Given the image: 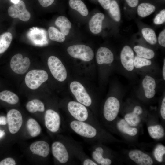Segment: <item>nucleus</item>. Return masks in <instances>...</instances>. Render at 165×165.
<instances>
[{
    "label": "nucleus",
    "mask_w": 165,
    "mask_h": 165,
    "mask_svg": "<svg viewBox=\"0 0 165 165\" xmlns=\"http://www.w3.org/2000/svg\"><path fill=\"white\" fill-rule=\"evenodd\" d=\"M71 129L78 135L88 139L95 138L98 132L93 124L73 119L69 123Z\"/></svg>",
    "instance_id": "nucleus-1"
},
{
    "label": "nucleus",
    "mask_w": 165,
    "mask_h": 165,
    "mask_svg": "<svg viewBox=\"0 0 165 165\" xmlns=\"http://www.w3.org/2000/svg\"><path fill=\"white\" fill-rule=\"evenodd\" d=\"M67 109L73 119L92 124L91 122L92 117L84 105L78 102L71 101L68 104Z\"/></svg>",
    "instance_id": "nucleus-2"
},
{
    "label": "nucleus",
    "mask_w": 165,
    "mask_h": 165,
    "mask_svg": "<svg viewBox=\"0 0 165 165\" xmlns=\"http://www.w3.org/2000/svg\"><path fill=\"white\" fill-rule=\"evenodd\" d=\"M48 75L45 70L33 69L29 71L26 75L25 82L27 86L32 90L38 88L47 80Z\"/></svg>",
    "instance_id": "nucleus-3"
},
{
    "label": "nucleus",
    "mask_w": 165,
    "mask_h": 165,
    "mask_svg": "<svg viewBox=\"0 0 165 165\" xmlns=\"http://www.w3.org/2000/svg\"><path fill=\"white\" fill-rule=\"evenodd\" d=\"M67 51L72 57L84 61H89L94 57V53L92 49L84 45L77 44L70 46L68 48Z\"/></svg>",
    "instance_id": "nucleus-4"
},
{
    "label": "nucleus",
    "mask_w": 165,
    "mask_h": 165,
    "mask_svg": "<svg viewBox=\"0 0 165 165\" xmlns=\"http://www.w3.org/2000/svg\"><path fill=\"white\" fill-rule=\"evenodd\" d=\"M47 64L52 74L56 80L63 82L66 79L67 77L66 69L58 58L53 56L50 57Z\"/></svg>",
    "instance_id": "nucleus-5"
},
{
    "label": "nucleus",
    "mask_w": 165,
    "mask_h": 165,
    "mask_svg": "<svg viewBox=\"0 0 165 165\" xmlns=\"http://www.w3.org/2000/svg\"><path fill=\"white\" fill-rule=\"evenodd\" d=\"M71 90L78 102L86 107L92 103L91 98L82 85L77 81H73L70 85Z\"/></svg>",
    "instance_id": "nucleus-6"
},
{
    "label": "nucleus",
    "mask_w": 165,
    "mask_h": 165,
    "mask_svg": "<svg viewBox=\"0 0 165 165\" xmlns=\"http://www.w3.org/2000/svg\"><path fill=\"white\" fill-rule=\"evenodd\" d=\"M119 101L116 97H110L106 101L103 108V116L107 121L114 120L117 117L120 109Z\"/></svg>",
    "instance_id": "nucleus-7"
},
{
    "label": "nucleus",
    "mask_w": 165,
    "mask_h": 165,
    "mask_svg": "<svg viewBox=\"0 0 165 165\" xmlns=\"http://www.w3.org/2000/svg\"><path fill=\"white\" fill-rule=\"evenodd\" d=\"M30 64V60L29 58H23L21 54L18 53L12 57L10 62V67L15 73L23 75L28 70Z\"/></svg>",
    "instance_id": "nucleus-8"
},
{
    "label": "nucleus",
    "mask_w": 165,
    "mask_h": 165,
    "mask_svg": "<svg viewBox=\"0 0 165 165\" xmlns=\"http://www.w3.org/2000/svg\"><path fill=\"white\" fill-rule=\"evenodd\" d=\"M44 119L45 126L50 131L55 133L59 130L61 120L60 116L57 112L51 109L47 110Z\"/></svg>",
    "instance_id": "nucleus-9"
},
{
    "label": "nucleus",
    "mask_w": 165,
    "mask_h": 165,
    "mask_svg": "<svg viewBox=\"0 0 165 165\" xmlns=\"http://www.w3.org/2000/svg\"><path fill=\"white\" fill-rule=\"evenodd\" d=\"M6 119L9 132L13 134L18 132L23 122V117L21 112L16 109H10L7 113Z\"/></svg>",
    "instance_id": "nucleus-10"
},
{
    "label": "nucleus",
    "mask_w": 165,
    "mask_h": 165,
    "mask_svg": "<svg viewBox=\"0 0 165 165\" xmlns=\"http://www.w3.org/2000/svg\"><path fill=\"white\" fill-rule=\"evenodd\" d=\"M9 15L13 18H18L24 21H27L30 19L31 15L27 10L24 2L20 1L10 6L8 9Z\"/></svg>",
    "instance_id": "nucleus-11"
},
{
    "label": "nucleus",
    "mask_w": 165,
    "mask_h": 165,
    "mask_svg": "<svg viewBox=\"0 0 165 165\" xmlns=\"http://www.w3.org/2000/svg\"><path fill=\"white\" fill-rule=\"evenodd\" d=\"M51 151L53 157L61 164L66 163L70 159L68 147L61 142H53L52 145Z\"/></svg>",
    "instance_id": "nucleus-12"
},
{
    "label": "nucleus",
    "mask_w": 165,
    "mask_h": 165,
    "mask_svg": "<svg viewBox=\"0 0 165 165\" xmlns=\"http://www.w3.org/2000/svg\"><path fill=\"white\" fill-rule=\"evenodd\" d=\"M121 64L127 70L131 71L134 68V54L132 48L128 46H124L120 54Z\"/></svg>",
    "instance_id": "nucleus-13"
},
{
    "label": "nucleus",
    "mask_w": 165,
    "mask_h": 165,
    "mask_svg": "<svg viewBox=\"0 0 165 165\" xmlns=\"http://www.w3.org/2000/svg\"><path fill=\"white\" fill-rule=\"evenodd\" d=\"M129 158L139 165H152L153 161L148 154L138 150H133L129 153Z\"/></svg>",
    "instance_id": "nucleus-14"
},
{
    "label": "nucleus",
    "mask_w": 165,
    "mask_h": 165,
    "mask_svg": "<svg viewBox=\"0 0 165 165\" xmlns=\"http://www.w3.org/2000/svg\"><path fill=\"white\" fill-rule=\"evenodd\" d=\"M29 148L33 153L43 158L47 157L50 151L49 145L44 141L33 142L30 145Z\"/></svg>",
    "instance_id": "nucleus-15"
},
{
    "label": "nucleus",
    "mask_w": 165,
    "mask_h": 165,
    "mask_svg": "<svg viewBox=\"0 0 165 165\" xmlns=\"http://www.w3.org/2000/svg\"><path fill=\"white\" fill-rule=\"evenodd\" d=\"M113 60V54L108 48L101 47L98 49L96 54V61L98 64H110Z\"/></svg>",
    "instance_id": "nucleus-16"
},
{
    "label": "nucleus",
    "mask_w": 165,
    "mask_h": 165,
    "mask_svg": "<svg viewBox=\"0 0 165 165\" xmlns=\"http://www.w3.org/2000/svg\"><path fill=\"white\" fill-rule=\"evenodd\" d=\"M142 84L146 97L148 99L153 97L156 94V83L154 79L146 75L142 81Z\"/></svg>",
    "instance_id": "nucleus-17"
},
{
    "label": "nucleus",
    "mask_w": 165,
    "mask_h": 165,
    "mask_svg": "<svg viewBox=\"0 0 165 165\" xmlns=\"http://www.w3.org/2000/svg\"><path fill=\"white\" fill-rule=\"evenodd\" d=\"M105 17L104 15L101 13H97L92 16L89 23V28L92 33L97 34L101 32Z\"/></svg>",
    "instance_id": "nucleus-18"
},
{
    "label": "nucleus",
    "mask_w": 165,
    "mask_h": 165,
    "mask_svg": "<svg viewBox=\"0 0 165 165\" xmlns=\"http://www.w3.org/2000/svg\"><path fill=\"white\" fill-rule=\"evenodd\" d=\"M143 112L142 108L140 106H135L131 112L127 114L125 116L124 119L130 126H137L141 121L139 115Z\"/></svg>",
    "instance_id": "nucleus-19"
},
{
    "label": "nucleus",
    "mask_w": 165,
    "mask_h": 165,
    "mask_svg": "<svg viewBox=\"0 0 165 165\" xmlns=\"http://www.w3.org/2000/svg\"><path fill=\"white\" fill-rule=\"evenodd\" d=\"M104 150L101 147H97L95 148L92 153V159L97 164L101 165H110L112 161L109 158H104L103 155Z\"/></svg>",
    "instance_id": "nucleus-20"
},
{
    "label": "nucleus",
    "mask_w": 165,
    "mask_h": 165,
    "mask_svg": "<svg viewBox=\"0 0 165 165\" xmlns=\"http://www.w3.org/2000/svg\"><path fill=\"white\" fill-rule=\"evenodd\" d=\"M55 24L65 36L68 34L72 28V23L66 17L64 16L58 17L56 20Z\"/></svg>",
    "instance_id": "nucleus-21"
},
{
    "label": "nucleus",
    "mask_w": 165,
    "mask_h": 165,
    "mask_svg": "<svg viewBox=\"0 0 165 165\" xmlns=\"http://www.w3.org/2000/svg\"><path fill=\"white\" fill-rule=\"evenodd\" d=\"M118 129L121 132L130 136L136 135L138 132L137 129L130 126L124 119H121L117 123Z\"/></svg>",
    "instance_id": "nucleus-22"
},
{
    "label": "nucleus",
    "mask_w": 165,
    "mask_h": 165,
    "mask_svg": "<svg viewBox=\"0 0 165 165\" xmlns=\"http://www.w3.org/2000/svg\"><path fill=\"white\" fill-rule=\"evenodd\" d=\"M19 98L15 93L7 90L0 92V100L11 105H15L19 101Z\"/></svg>",
    "instance_id": "nucleus-23"
},
{
    "label": "nucleus",
    "mask_w": 165,
    "mask_h": 165,
    "mask_svg": "<svg viewBox=\"0 0 165 165\" xmlns=\"http://www.w3.org/2000/svg\"><path fill=\"white\" fill-rule=\"evenodd\" d=\"M26 107L27 111L31 113L38 111L43 112L45 110L44 103L38 99H34L29 101L27 103Z\"/></svg>",
    "instance_id": "nucleus-24"
},
{
    "label": "nucleus",
    "mask_w": 165,
    "mask_h": 165,
    "mask_svg": "<svg viewBox=\"0 0 165 165\" xmlns=\"http://www.w3.org/2000/svg\"><path fill=\"white\" fill-rule=\"evenodd\" d=\"M26 126L28 132L31 137H36L41 134V127L38 122L34 119H29L27 121Z\"/></svg>",
    "instance_id": "nucleus-25"
},
{
    "label": "nucleus",
    "mask_w": 165,
    "mask_h": 165,
    "mask_svg": "<svg viewBox=\"0 0 165 165\" xmlns=\"http://www.w3.org/2000/svg\"><path fill=\"white\" fill-rule=\"evenodd\" d=\"M69 4L72 8L77 11L82 15L86 16L88 15L87 8L81 0H70Z\"/></svg>",
    "instance_id": "nucleus-26"
},
{
    "label": "nucleus",
    "mask_w": 165,
    "mask_h": 165,
    "mask_svg": "<svg viewBox=\"0 0 165 165\" xmlns=\"http://www.w3.org/2000/svg\"><path fill=\"white\" fill-rule=\"evenodd\" d=\"M149 135L152 138L159 139L164 136V130L163 127L160 125L150 126L148 128Z\"/></svg>",
    "instance_id": "nucleus-27"
},
{
    "label": "nucleus",
    "mask_w": 165,
    "mask_h": 165,
    "mask_svg": "<svg viewBox=\"0 0 165 165\" xmlns=\"http://www.w3.org/2000/svg\"><path fill=\"white\" fill-rule=\"evenodd\" d=\"M13 38L12 34L6 32L0 36V55L4 53L9 47Z\"/></svg>",
    "instance_id": "nucleus-28"
},
{
    "label": "nucleus",
    "mask_w": 165,
    "mask_h": 165,
    "mask_svg": "<svg viewBox=\"0 0 165 165\" xmlns=\"http://www.w3.org/2000/svg\"><path fill=\"white\" fill-rule=\"evenodd\" d=\"M155 9V6L150 3H142L138 7V13L140 16L145 17L151 14Z\"/></svg>",
    "instance_id": "nucleus-29"
},
{
    "label": "nucleus",
    "mask_w": 165,
    "mask_h": 165,
    "mask_svg": "<svg viewBox=\"0 0 165 165\" xmlns=\"http://www.w3.org/2000/svg\"><path fill=\"white\" fill-rule=\"evenodd\" d=\"M134 50L137 56L141 57L150 59L154 57L155 53L152 50L141 46H136Z\"/></svg>",
    "instance_id": "nucleus-30"
},
{
    "label": "nucleus",
    "mask_w": 165,
    "mask_h": 165,
    "mask_svg": "<svg viewBox=\"0 0 165 165\" xmlns=\"http://www.w3.org/2000/svg\"><path fill=\"white\" fill-rule=\"evenodd\" d=\"M48 32L49 37L51 40L59 42H62L65 41V36L55 28L49 27Z\"/></svg>",
    "instance_id": "nucleus-31"
},
{
    "label": "nucleus",
    "mask_w": 165,
    "mask_h": 165,
    "mask_svg": "<svg viewBox=\"0 0 165 165\" xmlns=\"http://www.w3.org/2000/svg\"><path fill=\"white\" fill-rule=\"evenodd\" d=\"M141 32L145 39L152 45H154L157 42V38L156 33L152 29L144 28L142 29Z\"/></svg>",
    "instance_id": "nucleus-32"
},
{
    "label": "nucleus",
    "mask_w": 165,
    "mask_h": 165,
    "mask_svg": "<svg viewBox=\"0 0 165 165\" xmlns=\"http://www.w3.org/2000/svg\"><path fill=\"white\" fill-rule=\"evenodd\" d=\"M110 13L113 19L116 22L120 20V13L119 5L115 0H112L109 8Z\"/></svg>",
    "instance_id": "nucleus-33"
},
{
    "label": "nucleus",
    "mask_w": 165,
    "mask_h": 165,
    "mask_svg": "<svg viewBox=\"0 0 165 165\" xmlns=\"http://www.w3.org/2000/svg\"><path fill=\"white\" fill-rule=\"evenodd\" d=\"M152 62L149 59L136 56L134 59V66L137 68L151 64Z\"/></svg>",
    "instance_id": "nucleus-34"
},
{
    "label": "nucleus",
    "mask_w": 165,
    "mask_h": 165,
    "mask_svg": "<svg viewBox=\"0 0 165 165\" xmlns=\"http://www.w3.org/2000/svg\"><path fill=\"white\" fill-rule=\"evenodd\" d=\"M165 154V147L161 144L158 145L155 148L154 155L157 161L161 162L163 160V157Z\"/></svg>",
    "instance_id": "nucleus-35"
},
{
    "label": "nucleus",
    "mask_w": 165,
    "mask_h": 165,
    "mask_svg": "<svg viewBox=\"0 0 165 165\" xmlns=\"http://www.w3.org/2000/svg\"><path fill=\"white\" fill-rule=\"evenodd\" d=\"M165 21V9L161 10L155 17L154 22L157 25L163 24Z\"/></svg>",
    "instance_id": "nucleus-36"
},
{
    "label": "nucleus",
    "mask_w": 165,
    "mask_h": 165,
    "mask_svg": "<svg viewBox=\"0 0 165 165\" xmlns=\"http://www.w3.org/2000/svg\"><path fill=\"white\" fill-rule=\"evenodd\" d=\"M16 164L14 159L11 157L5 158L0 161V165H15Z\"/></svg>",
    "instance_id": "nucleus-37"
},
{
    "label": "nucleus",
    "mask_w": 165,
    "mask_h": 165,
    "mask_svg": "<svg viewBox=\"0 0 165 165\" xmlns=\"http://www.w3.org/2000/svg\"><path fill=\"white\" fill-rule=\"evenodd\" d=\"M158 42L163 47H165V30L164 29L160 34L158 37Z\"/></svg>",
    "instance_id": "nucleus-38"
},
{
    "label": "nucleus",
    "mask_w": 165,
    "mask_h": 165,
    "mask_svg": "<svg viewBox=\"0 0 165 165\" xmlns=\"http://www.w3.org/2000/svg\"><path fill=\"white\" fill-rule=\"evenodd\" d=\"M101 6L105 9H108L110 6L111 0H98Z\"/></svg>",
    "instance_id": "nucleus-39"
},
{
    "label": "nucleus",
    "mask_w": 165,
    "mask_h": 165,
    "mask_svg": "<svg viewBox=\"0 0 165 165\" xmlns=\"http://www.w3.org/2000/svg\"><path fill=\"white\" fill-rule=\"evenodd\" d=\"M54 0H38L40 4L43 7H47L51 5Z\"/></svg>",
    "instance_id": "nucleus-40"
},
{
    "label": "nucleus",
    "mask_w": 165,
    "mask_h": 165,
    "mask_svg": "<svg viewBox=\"0 0 165 165\" xmlns=\"http://www.w3.org/2000/svg\"><path fill=\"white\" fill-rule=\"evenodd\" d=\"M83 165H97L98 164L94 160L87 157L82 162Z\"/></svg>",
    "instance_id": "nucleus-41"
},
{
    "label": "nucleus",
    "mask_w": 165,
    "mask_h": 165,
    "mask_svg": "<svg viewBox=\"0 0 165 165\" xmlns=\"http://www.w3.org/2000/svg\"><path fill=\"white\" fill-rule=\"evenodd\" d=\"M160 114L162 118L165 119V97H164L162 102L160 108Z\"/></svg>",
    "instance_id": "nucleus-42"
},
{
    "label": "nucleus",
    "mask_w": 165,
    "mask_h": 165,
    "mask_svg": "<svg viewBox=\"0 0 165 165\" xmlns=\"http://www.w3.org/2000/svg\"><path fill=\"white\" fill-rule=\"evenodd\" d=\"M128 5L132 7H136L138 4V0H126Z\"/></svg>",
    "instance_id": "nucleus-43"
},
{
    "label": "nucleus",
    "mask_w": 165,
    "mask_h": 165,
    "mask_svg": "<svg viewBox=\"0 0 165 165\" xmlns=\"http://www.w3.org/2000/svg\"><path fill=\"white\" fill-rule=\"evenodd\" d=\"M7 123L6 118L4 116H0V125H5Z\"/></svg>",
    "instance_id": "nucleus-44"
},
{
    "label": "nucleus",
    "mask_w": 165,
    "mask_h": 165,
    "mask_svg": "<svg viewBox=\"0 0 165 165\" xmlns=\"http://www.w3.org/2000/svg\"><path fill=\"white\" fill-rule=\"evenodd\" d=\"M163 75L164 80H165V59L164 60V63L163 68Z\"/></svg>",
    "instance_id": "nucleus-45"
},
{
    "label": "nucleus",
    "mask_w": 165,
    "mask_h": 165,
    "mask_svg": "<svg viewBox=\"0 0 165 165\" xmlns=\"http://www.w3.org/2000/svg\"><path fill=\"white\" fill-rule=\"evenodd\" d=\"M5 134L4 130H1L0 129V138L2 137Z\"/></svg>",
    "instance_id": "nucleus-46"
},
{
    "label": "nucleus",
    "mask_w": 165,
    "mask_h": 165,
    "mask_svg": "<svg viewBox=\"0 0 165 165\" xmlns=\"http://www.w3.org/2000/svg\"><path fill=\"white\" fill-rule=\"evenodd\" d=\"M11 1L14 4L18 2L20 0H11Z\"/></svg>",
    "instance_id": "nucleus-47"
},
{
    "label": "nucleus",
    "mask_w": 165,
    "mask_h": 165,
    "mask_svg": "<svg viewBox=\"0 0 165 165\" xmlns=\"http://www.w3.org/2000/svg\"></svg>",
    "instance_id": "nucleus-48"
}]
</instances>
